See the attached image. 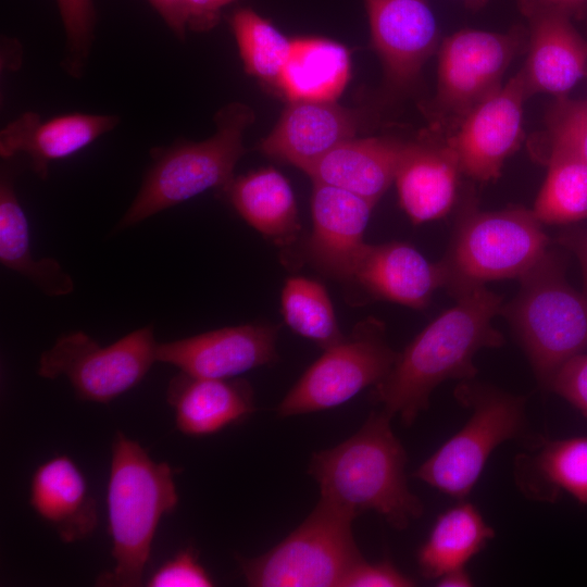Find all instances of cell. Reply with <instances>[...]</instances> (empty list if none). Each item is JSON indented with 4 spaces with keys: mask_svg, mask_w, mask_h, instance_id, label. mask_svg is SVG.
Returning a JSON list of instances; mask_svg holds the SVG:
<instances>
[{
    "mask_svg": "<svg viewBox=\"0 0 587 587\" xmlns=\"http://www.w3.org/2000/svg\"><path fill=\"white\" fill-rule=\"evenodd\" d=\"M454 299L453 307L398 352L389 373L371 392L374 403L392 417L398 415L405 426L428 409L430 395L441 383L475 378L478 371L473 359L479 350L504 344L492 325L501 313V296L484 285Z\"/></svg>",
    "mask_w": 587,
    "mask_h": 587,
    "instance_id": "obj_1",
    "label": "cell"
},
{
    "mask_svg": "<svg viewBox=\"0 0 587 587\" xmlns=\"http://www.w3.org/2000/svg\"><path fill=\"white\" fill-rule=\"evenodd\" d=\"M392 416L372 411L357 433L339 445L315 452L309 474L320 497L360 515L373 510L403 530L424 512L408 485L407 452L391 428Z\"/></svg>",
    "mask_w": 587,
    "mask_h": 587,
    "instance_id": "obj_2",
    "label": "cell"
},
{
    "mask_svg": "<svg viewBox=\"0 0 587 587\" xmlns=\"http://www.w3.org/2000/svg\"><path fill=\"white\" fill-rule=\"evenodd\" d=\"M175 470L155 462L136 440L117 432L107 489L108 532L114 567L99 575L97 585L138 587L161 519L175 510Z\"/></svg>",
    "mask_w": 587,
    "mask_h": 587,
    "instance_id": "obj_3",
    "label": "cell"
},
{
    "mask_svg": "<svg viewBox=\"0 0 587 587\" xmlns=\"http://www.w3.org/2000/svg\"><path fill=\"white\" fill-rule=\"evenodd\" d=\"M517 280V294L500 314L548 389L558 369L587 350V294L566 282L562 261L550 249Z\"/></svg>",
    "mask_w": 587,
    "mask_h": 587,
    "instance_id": "obj_4",
    "label": "cell"
},
{
    "mask_svg": "<svg viewBox=\"0 0 587 587\" xmlns=\"http://www.w3.org/2000/svg\"><path fill=\"white\" fill-rule=\"evenodd\" d=\"M253 120L249 107L233 102L214 116L216 130L210 138L153 150V163L116 229L137 225L209 189H226L237 162L246 153L243 133Z\"/></svg>",
    "mask_w": 587,
    "mask_h": 587,
    "instance_id": "obj_5",
    "label": "cell"
},
{
    "mask_svg": "<svg viewBox=\"0 0 587 587\" xmlns=\"http://www.w3.org/2000/svg\"><path fill=\"white\" fill-rule=\"evenodd\" d=\"M549 238L533 210L523 207L459 216L446 257L447 291L457 298L485 283L523 276L548 250Z\"/></svg>",
    "mask_w": 587,
    "mask_h": 587,
    "instance_id": "obj_6",
    "label": "cell"
},
{
    "mask_svg": "<svg viewBox=\"0 0 587 587\" xmlns=\"http://www.w3.org/2000/svg\"><path fill=\"white\" fill-rule=\"evenodd\" d=\"M357 516L320 497L307 519L271 550L236 557L246 582L253 587H341L364 560L352 530Z\"/></svg>",
    "mask_w": 587,
    "mask_h": 587,
    "instance_id": "obj_7",
    "label": "cell"
},
{
    "mask_svg": "<svg viewBox=\"0 0 587 587\" xmlns=\"http://www.w3.org/2000/svg\"><path fill=\"white\" fill-rule=\"evenodd\" d=\"M454 397L471 411L469 420L413 476L460 501L471 494L495 449L526 434L527 419L523 397L475 379L460 382Z\"/></svg>",
    "mask_w": 587,
    "mask_h": 587,
    "instance_id": "obj_8",
    "label": "cell"
},
{
    "mask_svg": "<svg viewBox=\"0 0 587 587\" xmlns=\"http://www.w3.org/2000/svg\"><path fill=\"white\" fill-rule=\"evenodd\" d=\"M385 328L382 321L369 317L358 323L349 336L324 349L279 402L277 416L329 410L379 383L398 357Z\"/></svg>",
    "mask_w": 587,
    "mask_h": 587,
    "instance_id": "obj_9",
    "label": "cell"
},
{
    "mask_svg": "<svg viewBox=\"0 0 587 587\" xmlns=\"http://www.w3.org/2000/svg\"><path fill=\"white\" fill-rule=\"evenodd\" d=\"M157 345L151 325L105 347L73 332L41 353L37 372L48 379L65 376L82 400L109 403L141 382L157 362Z\"/></svg>",
    "mask_w": 587,
    "mask_h": 587,
    "instance_id": "obj_10",
    "label": "cell"
},
{
    "mask_svg": "<svg viewBox=\"0 0 587 587\" xmlns=\"http://www.w3.org/2000/svg\"><path fill=\"white\" fill-rule=\"evenodd\" d=\"M519 46L515 32L462 29L447 37L438 52L437 121L457 130L475 107L502 87V76Z\"/></svg>",
    "mask_w": 587,
    "mask_h": 587,
    "instance_id": "obj_11",
    "label": "cell"
},
{
    "mask_svg": "<svg viewBox=\"0 0 587 587\" xmlns=\"http://www.w3.org/2000/svg\"><path fill=\"white\" fill-rule=\"evenodd\" d=\"M529 97L523 72L475 107L448 139L461 172L480 183L500 177L504 161L523 138V105Z\"/></svg>",
    "mask_w": 587,
    "mask_h": 587,
    "instance_id": "obj_12",
    "label": "cell"
},
{
    "mask_svg": "<svg viewBox=\"0 0 587 587\" xmlns=\"http://www.w3.org/2000/svg\"><path fill=\"white\" fill-rule=\"evenodd\" d=\"M519 5L528 23V55L521 70L528 93L563 98L587 75V40L569 8L552 0H520Z\"/></svg>",
    "mask_w": 587,
    "mask_h": 587,
    "instance_id": "obj_13",
    "label": "cell"
},
{
    "mask_svg": "<svg viewBox=\"0 0 587 587\" xmlns=\"http://www.w3.org/2000/svg\"><path fill=\"white\" fill-rule=\"evenodd\" d=\"M371 40L386 82L404 91L417 80L439 42L428 0H364Z\"/></svg>",
    "mask_w": 587,
    "mask_h": 587,
    "instance_id": "obj_14",
    "label": "cell"
},
{
    "mask_svg": "<svg viewBox=\"0 0 587 587\" xmlns=\"http://www.w3.org/2000/svg\"><path fill=\"white\" fill-rule=\"evenodd\" d=\"M277 332L271 324L254 323L158 342L157 362L174 365L192 376L233 378L275 361Z\"/></svg>",
    "mask_w": 587,
    "mask_h": 587,
    "instance_id": "obj_15",
    "label": "cell"
},
{
    "mask_svg": "<svg viewBox=\"0 0 587 587\" xmlns=\"http://www.w3.org/2000/svg\"><path fill=\"white\" fill-rule=\"evenodd\" d=\"M313 184V228L305 257L325 275L351 282L367 246L364 234L375 203L335 186Z\"/></svg>",
    "mask_w": 587,
    "mask_h": 587,
    "instance_id": "obj_16",
    "label": "cell"
},
{
    "mask_svg": "<svg viewBox=\"0 0 587 587\" xmlns=\"http://www.w3.org/2000/svg\"><path fill=\"white\" fill-rule=\"evenodd\" d=\"M360 126L359 113L335 101L290 102L259 149L304 172L332 149L354 138Z\"/></svg>",
    "mask_w": 587,
    "mask_h": 587,
    "instance_id": "obj_17",
    "label": "cell"
},
{
    "mask_svg": "<svg viewBox=\"0 0 587 587\" xmlns=\"http://www.w3.org/2000/svg\"><path fill=\"white\" fill-rule=\"evenodd\" d=\"M351 282L376 299L421 310L446 287L447 271L441 260L430 262L408 243H367Z\"/></svg>",
    "mask_w": 587,
    "mask_h": 587,
    "instance_id": "obj_18",
    "label": "cell"
},
{
    "mask_svg": "<svg viewBox=\"0 0 587 587\" xmlns=\"http://www.w3.org/2000/svg\"><path fill=\"white\" fill-rule=\"evenodd\" d=\"M118 122L117 115L78 112L43 121L38 113L27 111L1 129L0 155L27 154L33 171L45 179L51 162L80 151Z\"/></svg>",
    "mask_w": 587,
    "mask_h": 587,
    "instance_id": "obj_19",
    "label": "cell"
},
{
    "mask_svg": "<svg viewBox=\"0 0 587 587\" xmlns=\"http://www.w3.org/2000/svg\"><path fill=\"white\" fill-rule=\"evenodd\" d=\"M409 145L388 137L352 138L332 149L304 173L313 183L348 190L376 204L395 183Z\"/></svg>",
    "mask_w": 587,
    "mask_h": 587,
    "instance_id": "obj_20",
    "label": "cell"
},
{
    "mask_svg": "<svg viewBox=\"0 0 587 587\" xmlns=\"http://www.w3.org/2000/svg\"><path fill=\"white\" fill-rule=\"evenodd\" d=\"M166 400L177 429L192 437L216 434L255 410L247 380L199 377L182 371L170 380Z\"/></svg>",
    "mask_w": 587,
    "mask_h": 587,
    "instance_id": "obj_21",
    "label": "cell"
},
{
    "mask_svg": "<svg viewBox=\"0 0 587 587\" xmlns=\"http://www.w3.org/2000/svg\"><path fill=\"white\" fill-rule=\"evenodd\" d=\"M29 504L59 538L71 544L91 535L98 525L97 502L87 480L67 455H55L33 473Z\"/></svg>",
    "mask_w": 587,
    "mask_h": 587,
    "instance_id": "obj_22",
    "label": "cell"
},
{
    "mask_svg": "<svg viewBox=\"0 0 587 587\" xmlns=\"http://www.w3.org/2000/svg\"><path fill=\"white\" fill-rule=\"evenodd\" d=\"M460 173L457 152L449 141L410 142L395 184L400 207L413 224L444 217L451 210Z\"/></svg>",
    "mask_w": 587,
    "mask_h": 587,
    "instance_id": "obj_23",
    "label": "cell"
},
{
    "mask_svg": "<svg viewBox=\"0 0 587 587\" xmlns=\"http://www.w3.org/2000/svg\"><path fill=\"white\" fill-rule=\"evenodd\" d=\"M514 476L532 499L554 502L564 490L587 505V437L538 441L517 455Z\"/></svg>",
    "mask_w": 587,
    "mask_h": 587,
    "instance_id": "obj_24",
    "label": "cell"
},
{
    "mask_svg": "<svg viewBox=\"0 0 587 587\" xmlns=\"http://www.w3.org/2000/svg\"><path fill=\"white\" fill-rule=\"evenodd\" d=\"M351 71L348 49L334 40H291L277 88L290 102H332L344 91Z\"/></svg>",
    "mask_w": 587,
    "mask_h": 587,
    "instance_id": "obj_25",
    "label": "cell"
},
{
    "mask_svg": "<svg viewBox=\"0 0 587 587\" xmlns=\"http://www.w3.org/2000/svg\"><path fill=\"white\" fill-rule=\"evenodd\" d=\"M239 215L274 243L290 245L300 230L294 191L284 175L267 167L234 178L226 188Z\"/></svg>",
    "mask_w": 587,
    "mask_h": 587,
    "instance_id": "obj_26",
    "label": "cell"
},
{
    "mask_svg": "<svg viewBox=\"0 0 587 587\" xmlns=\"http://www.w3.org/2000/svg\"><path fill=\"white\" fill-rule=\"evenodd\" d=\"M495 535L479 510L465 499L460 500L437 516L417 551L422 576L437 579L449 571L465 567Z\"/></svg>",
    "mask_w": 587,
    "mask_h": 587,
    "instance_id": "obj_27",
    "label": "cell"
},
{
    "mask_svg": "<svg viewBox=\"0 0 587 587\" xmlns=\"http://www.w3.org/2000/svg\"><path fill=\"white\" fill-rule=\"evenodd\" d=\"M0 261L48 296L61 297L74 290L71 275L57 260H36L32 255L28 221L16 197L13 180L4 173L0 182Z\"/></svg>",
    "mask_w": 587,
    "mask_h": 587,
    "instance_id": "obj_28",
    "label": "cell"
},
{
    "mask_svg": "<svg viewBox=\"0 0 587 587\" xmlns=\"http://www.w3.org/2000/svg\"><path fill=\"white\" fill-rule=\"evenodd\" d=\"M548 173L532 209L541 224L587 218V162L565 139L552 135Z\"/></svg>",
    "mask_w": 587,
    "mask_h": 587,
    "instance_id": "obj_29",
    "label": "cell"
},
{
    "mask_svg": "<svg viewBox=\"0 0 587 587\" xmlns=\"http://www.w3.org/2000/svg\"><path fill=\"white\" fill-rule=\"evenodd\" d=\"M229 24L245 71L277 88L291 40L270 21L249 8L236 10L229 18Z\"/></svg>",
    "mask_w": 587,
    "mask_h": 587,
    "instance_id": "obj_30",
    "label": "cell"
},
{
    "mask_svg": "<svg viewBox=\"0 0 587 587\" xmlns=\"http://www.w3.org/2000/svg\"><path fill=\"white\" fill-rule=\"evenodd\" d=\"M280 304L286 324L323 349L344 338L328 292L321 283L305 277L288 278Z\"/></svg>",
    "mask_w": 587,
    "mask_h": 587,
    "instance_id": "obj_31",
    "label": "cell"
},
{
    "mask_svg": "<svg viewBox=\"0 0 587 587\" xmlns=\"http://www.w3.org/2000/svg\"><path fill=\"white\" fill-rule=\"evenodd\" d=\"M65 32L64 70L75 78L84 74L91 50L96 11L92 0H57Z\"/></svg>",
    "mask_w": 587,
    "mask_h": 587,
    "instance_id": "obj_32",
    "label": "cell"
},
{
    "mask_svg": "<svg viewBox=\"0 0 587 587\" xmlns=\"http://www.w3.org/2000/svg\"><path fill=\"white\" fill-rule=\"evenodd\" d=\"M149 587H210L213 579L193 549H184L161 564L149 577Z\"/></svg>",
    "mask_w": 587,
    "mask_h": 587,
    "instance_id": "obj_33",
    "label": "cell"
},
{
    "mask_svg": "<svg viewBox=\"0 0 587 587\" xmlns=\"http://www.w3.org/2000/svg\"><path fill=\"white\" fill-rule=\"evenodd\" d=\"M549 122L552 135L569 141L587 162V101L560 98Z\"/></svg>",
    "mask_w": 587,
    "mask_h": 587,
    "instance_id": "obj_34",
    "label": "cell"
},
{
    "mask_svg": "<svg viewBox=\"0 0 587 587\" xmlns=\"http://www.w3.org/2000/svg\"><path fill=\"white\" fill-rule=\"evenodd\" d=\"M548 389L587 417V353L577 354L563 363L552 376Z\"/></svg>",
    "mask_w": 587,
    "mask_h": 587,
    "instance_id": "obj_35",
    "label": "cell"
},
{
    "mask_svg": "<svg viewBox=\"0 0 587 587\" xmlns=\"http://www.w3.org/2000/svg\"><path fill=\"white\" fill-rule=\"evenodd\" d=\"M415 580L402 573L392 561L385 557L376 563L365 559L346 577L341 587H411Z\"/></svg>",
    "mask_w": 587,
    "mask_h": 587,
    "instance_id": "obj_36",
    "label": "cell"
},
{
    "mask_svg": "<svg viewBox=\"0 0 587 587\" xmlns=\"http://www.w3.org/2000/svg\"><path fill=\"white\" fill-rule=\"evenodd\" d=\"M236 0H185L187 28L208 32L220 21L222 9Z\"/></svg>",
    "mask_w": 587,
    "mask_h": 587,
    "instance_id": "obj_37",
    "label": "cell"
},
{
    "mask_svg": "<svg viewBox=\"0 0 587 587\" xmlns=\"http://www.w3.org/2000/svg\"><path fill=\"white\" fill-rule=\"evenodd\" d=\"M166 25L180 40L187 30L185 0H148Z\"/></svg>",
    "mask_w": 587,
    "mask_h": 587,
    "instance_id": "obj_38",
    "label": "cell"
},
{
    "mask_svg": "<svg viewBox=\"0 0 587 587\" xmlns=\"http://www.w3.org/2000/svg\"><path fill=\"white\" fill-rule=\"evenodd\" d=\"M440 587H470L473 586V579L465 567L455 569L447 572L436 579Z\"/></svg>",
    "mask_w": 587,
    "mask_h": 587,
    "instance_id": "obj_39",
    "label": "cell"
},
{
    "mask_svg": "<svg viewBox=\"0 0 587 587\" xmlns=\"http://www.w3.org/2000/svg\"><path fill=\"white\" fill-rule=\"evenodd\" d=\"M552 1L558 2L569 8L573 13L586 2V0H552Z\"/></svg>",
    "mask_w": 587,
    "mask_h": 587,
    "instance_id": "obj_40",
    "label": "cell"
},
{
    "mask_svg": "<svg viewBox=\"0 0 587 587\" xmlns=\"http://www.w3.org/2000/svg\"><path fill=\"white\" fill-rule=\"evenodd\" d=\"M582 261H583V267H584V278H585V284H586V289H587V240L583 249Z\"/></svg>",
    "mask_w": 587,
    "mask_h": 587,
    "instance_id": "obj_41",
    "label": "cell"
},
{
    "mask_svg": "<svg viewBox=\"0 0 587 587\" xmlns=\"http://www.w3.org/2000/svg\"><path fill=\"white\" fill-rule=\"evenodd\" d=\"M469 7H472V8H479L482 5H484L487 0H463Z\"/></svg>",
    "mask_w": 587,
    "mask_h": 587,
    "instance_id": "obj_42",
    "label": "cell"
}]
</instances>
